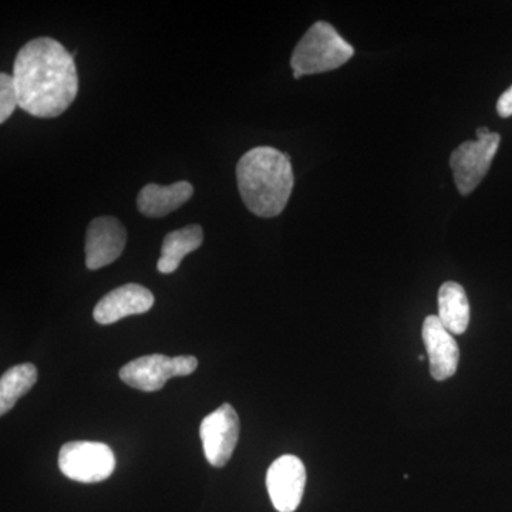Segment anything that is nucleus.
Masks as SVG:
<instances>
[{"mask_svg":"<svg viewBox=\"0 0 512 512\" xmlns=\"http://www.w3.org/2000/svg\"><path fill=\"white\" fill-rule=\"evenodd\" d=\"M439 319L451 335H463L470 325V302L463 286L446 282L439 291Z\"/></svg>","mask_w":512,"mask_h":512,"instance_id":"14","label":"nucleus"},{"mask_svg":"<svg viewBox=\"0 0 512 512\" xmlns=\"http://www.w3.org/2000/svg\"><path fill=\"white\" fill-rule=\"evenodd\" d=\"M497 113L503 119L512 116V86L507 92L501 94L500 99H498Z\"/></svg>","mask_w":512,"mask_h":512,"instance_id":"18","label":"nucleus"},{"mask_svg":"<svg viewBox=\"0 0 512 512\" xmlns=\"http://www.w3.org/2000/svg\"><path fill=\"white\" fill-rule=\"evenodd\" d=\"M120 379L127 386L141 392L153 393L163 389L165 383L178 377L175 359L164 355H150L131 360L121 367Z\"/></svg>","mask_w":512,"mask_h":512,"instance_id":"11","label":"nucleus"},{"mask_svg":"<svg viewBox=\"0 0 512 512\" xmlns=\"http://www.w3.org/2000/svg\"><path fill=\"white\" fill-rule=\"evenodd\" d=\"M175 367H177L178 377L188 376L198 367L197 357L194 356H178L174 357Z\"/></svg>","mask_w":512,"mask_h":512,"instance_id":"17","label":"nucleus"},{"mask_svg":"<svg viewBox=\"0 0 512 512\" xmlns=\"http://www.w3.org/2000/svg\"><path fill=\"white\" fill-rule=\"evenodd\" d=\"M153 305L154 295L151 291L138 284H127L107 293L97 303L93 316L100 325H111L127 316L143 315Z\"/></svg>","mask_w":512,"mask_h":512,"instance_id":"10","label":"nucleus"},{"mask_svg":"<svg viewBox=\"0 0 512 512\" xmlns=\"http://www.w3.org/2000/svg\"><path fill=\"white\" fill-rule=\"evenodd\" d=\"M13 79L20 109L39 119L59 117L79 93L74 57L52 37H37L19 50Z\"/></svg>","mask_w":512,"mask_h":512,"instance_id":"1","label":"nucleus"},{"mask_svg":"<svg viewBox=\"0 0 512 512\" xmlns=\"http://www.w3.org/2000/svg\"><path fill=\"white\" fill-rule=\"evenodd\" d=\"M237 183L252 214L274 218L282 214L293 190L291 158L274 147H256L241 157Z\"/></svg>","mask_w":512,"mask_h":512,"instance_id":"2","label":"nucleus"},{"mask_svg":"<svg viewBox=\"0 0 512 512\" xmlns=\"http://www.w3.org/2000/svg\"><path fill=\"white\" fill-rule=\"evenodd\" d=\"M355 49L328 22H316L299 40L291 57L293 77L330 72L343 66Z\"/></svg>","mask_w":512,"mask_h":512,"instance_id":"3","label":"nucleus"},{"mask_svg":"<svg viewBox=\"0 0 512 512\" xmlns=\"http://www.w3.org/2000/svg\"><path fill=\"white\" fill-rule=\"evenodd\" d=\"M59 468L64 476L77 483H101L113 474L116 457L107 444L70 441L60 448Z\"/></svg>","mask_w":512,"mask_h":512,"instance_id":"4","label":"nucleus"},{"mask_svg":"<svg viewBox=\"0 0 512 512\" xmlns=\"http://www.w3.org/2000/svg\"><path fill=\"white\" fill-rule=\"evenodd\" d=\"M16 107H19V96L13 74L0 73V123H6Z\"/></svg>","mask_w":512,"mask_h":512,"instance_id":"16","label":"nucleus"},{"mask_svg":"<svg viewBox=\"0 0 512 512\" xmlns=\"http://www.w3.org/2000/svg\"><path fill=\"white\" fill-rule=\"evenodd\" d=\"M238 413L231 404H222L202 420L200 436L208 463L214 467L227 466L239 439Z\"/></svg>","mask_w":512,"mask_h":512,"instance_id":"6","label":"nucleus"},{"mask_svg":"<svg viewBox=\"0 0 512 512\" xmlns=\"http://www.w3.org/2000/svg\"><path fill=\"white\" fill-rule=\"evenodd\" d=\"M306 468L301 458L282 456L272 463L266 473V488L275 510L293 512L305 493Z\"/></svg>","mask_w":512,"mask_h":512,"instance_id":"7","label":"nucleus"},{"mask_svg":"<svg viewBox=\"0 0 512 512\" xmlns=\"http://www.w3.org/2000/svg\"><path fill=\"white\" fill-rule=\"evenodd\" d=\"M194 194V187L188 181L171 185L148 184L141 188L137 207L141 214L150 218H161L183 207Z\"/></svg>","mask_w":512,"mask_h":512,"instance_id":"12","label":"nucleus"},{"mask_svg":"<svg viewBox=\"0 0 512 512\" xmlns=\"http://www.w3.org/2000/svg\"><path fill=\"white\" fill-rule=\"evenodd\" d=\"M127 244V231L117 218L99 217L86 232V266L90 271L104 268L120 258Z\"/></svg>","mask_w":512,"mask_h":512,"instance_id":"8","label":"nucleus"},{"mask_svg":"<svg viewBox=\"0 0 512 512\" xmlns=\"http://www.w3.org/2000/svg\"><path fill=\"white\" fill-rule=\"evenodd\" d=\"M204 241V231L200 225L192 224L165 235L161 256L157 262L158 272L173 274L177 271L185 255L197 251Z\"/></svg>","mask_w":512,"mask_h":512,"instance_id":"13","label":"nucleus"},{"mask_svg":"<svg viewBox=\"0 0 512 512\" xmlns=\"http://www.w3.org/2000/svg\"><path fill=\"white\" fill-rule=\"evenodd\" d=\"M37 369L32 363L13 366L0 379V414L5 416L18 403L20 397L35 386Z\"/></svg>","mask_w":512,"mask_h":512,"instance_id":"15","label":"nucleus"},{"mask_svg":"<svg viewBox=\"0 0 512 512\" xmlns=\"http://www.w3.org/2000/svg\"><path fill=\"white\" fill-rule=\"evenodd\" d=\"M491 131L487 127H480L477 130V138H484L490 136Z\"/></svg>","mask_w":512,"mask_h":512,"instance_id":"19","label":"nucleus"},{"mask_svg":"<svg viewBox=\"0 0 512 512\" xmlns=\"http://www.w3.org/2000/svg\"><path fill=\"white\" fill-rule=\"evenodd\" d=\"M423 340L434 380L443 382L456 375L460 349L456 339L444 328L439 316H427L423 323Z\"/></svg>","mask_w":512,"mask_h":512,"instance_id":"9","label":"nucleus"},{"mask_svg":"<svg viewBox=\"0 0 512 512\" xmlns=\"http://www.w3.org/2000/svg\"><path fill=\"white\" fill-rule=\"evenodd\" d=\"M500 141V134L491 133L476 141H466L453 151L450 167L461 195L471 194L483 181L500 147Z\"/></svg>","mask_w":512,"mask_h":512,"instance_id":"5","label":"nucleus"}]
</instances>
